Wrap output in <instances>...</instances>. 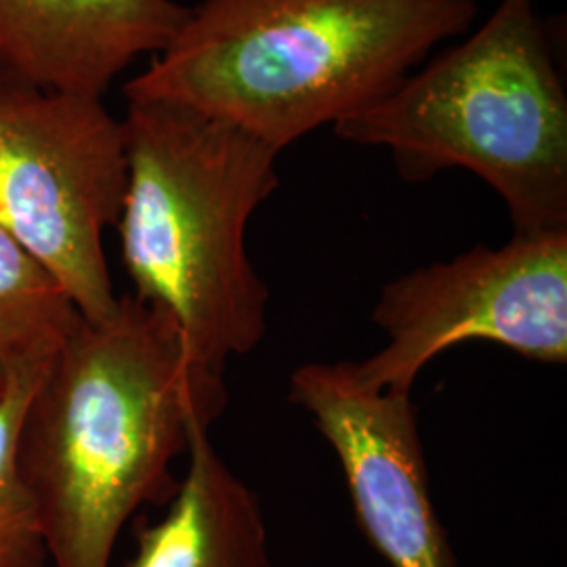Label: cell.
<instances>
[{"instance_id": "5b68a950", "label": "cell", "mask_w": 567, "mask_h": 567, "mask_svg": "<svg viewBox=\"0 0 567 567\" xmlns=\"http://www.w3.org/2000/svg\"><path fill=\"white\" fill-rule=\"evenodd\" d=\"M122 121L103 97L16 84L0 91V227L44 265L84 320L118 297L105 259L126 194Z\"/></svg>"}, {"instance_id": "277c9868", "label": "cell", "mask_w": 567, "mask_h": 567, "mask_svg": "<svg viewBox=\"0 0 567 567\" xmlns=\"http://www.w3.org/2000/svg\"><path fill=\"white\" fill-rule=\"evenodd\" d=\"M332 128L386 150L408 183L447 168L477 175L515 236L567 229L566 84L534 0H501L463 41Z\"/></svg>"}, {"instance_id": "7a4b0ae2", "label": "cell", "mask_w": 567, "mask_h": 567, "mask_svg": "<svg viewBox=\"0 0 567 567\" xmlns=\"http://www.w3.org/2000/svg\"><path fill=\"white\" fill-rule=\"evenodd\" d=\"M477 18V0H200L124 97L182 103L284 152L383 100Z\"/></svg>"}, {"instance_id": "ba28073f", "label": "cell", "mask_w": 567, "mask_h": 567, "mask_svg": "<svg viewBox=\"0 0 567 567\" xmlns=\"http://www.w3.org/2000/svg\"><path fill=\"white\" fill-rule=\"evenodd\" d=\"M187 16L177 0H0V60L34 89L103 97Z\"/></svg>"}, {"instance_id": "7c38bea8", "label": "cell", "mask_w": 567, "mask_h": 567, "mask_svg": "<svg viewBox=\"0 0 567 567\" xmlns=\"http://www.w3.org/2000/svg\"><path fill=\"white\" fill-rule=\"evenodd\" d=\"M16 84H25V82L21 81L20 76L11 68L0 60V91H4L9 86H16Z\"/></svg>"}, {"instance_id": "8992f818", "label": "cell", "mask_w": 567, "mask_h": 567, "mask_svg": "<svg viewBox=\"0 0 567 567\" xmlns=\"http://www.w3.org/2000/svg\"><path fill=\"white\" fill-rule=\"evenodd\" d=\"M372 320L389 343L353 362L372 391L410 395L421 370L466 341H487L522 358L566 364L567 229L475 246L386 284Z\"/></svg>"}, {"instance_id": "52a82bcc", "label": "cell", "mask_w": 567, "mask_h": 567, "mask_svg": "<svg viewBox=\"0 0 567 567\" xmlns=\"http://www.w3.org/2000/svg\"><path fill=\"white\" fill-rule=\"evenodd\" d=\"M288 400L334 450L358 524L389 566L456 567L431 501L410 395L365 389L353 362H339L297 368Z\"/></svg>"}, {"instance_id": "9c48e42d", "label": "cell", "mask_w": 567, "mask_h": 567, "mask_svg": "<svg viewBox=\"0 0 567 567\" xmlns=\"http://www.w3.org/2000/svg\"><path fill=\"white\" fill-rule=\"evenodd\" d=\"M187 471L163 519H140L124 567H274L257 494L227 466L208 429L196 426Z\"/></svg>"}, {"instance_id": "30bf717a", "label": "cell", "mask_w": 567, "mask_h": 567, "mask_svg": "<svg viewBox=\"0 0 567 567\" xmlns=\"http://www.w3.org/2000/svg\"><path fill=\"white\" fill-rule=\"evenodd\" d=\"M79 320L53 274L0 227V364H47Z\"/></svg>"}, {"instance_id": "3957f363", "label": "cell", "mask_w": 567, "mask_h": 567, "mask_svg": "<svg viewBox=\"0 0 567 567\" xmlns=\"http://www.w3.org/2000/svg\"><path fill=\"white\" fill-rule=\"evenodd\" d=\"M126 194L116 231L133 297L161 305L187 360L224 377L264 341L269 288L246 227L278 189L280 150L182 103L126 100Z\"/></svg>"}, {"instance_id": "8fae6325", "label": "cell", "mask_w": 567, "mask_h": 567, "mask_svg": "<svg viewBox=\"0 0 567 567\" xmlns=\"http://www.w3.org/2000/svg\"><path fill=\"white\" fill-rule=\"evenodd\" d=\"M44 365L11 368L0 400V567H53L37 508L16 468L21 414Z\"/></svg>"}, {"instance_id": "6da1fadb", "label": "cell", "mask_w": 567, "mask_h": 567, "mask_svg": "<svg viewBox=\"0 0 567 567\" xmlns=\"http://www.w3.org/2000/svg\"><path fill=\"white\" fill-rule=\"evenodd\" d=\"M224 377L187 360L161 305L118 297L105 320H81L47 362L21 414L16 468L53 567H110L122 527L163 507L192 431L224 414Z\"/></svg>"}, {"instance_id": "4fadbf2b", "label": "cell", "mask_w": 567, "mask_h": 567, "mask_svg": "<svg viewBox=\"0 0 567 567\" xmlns=\"http://www.w3.org/2000/svg\"><path fill=\"white\" fill-rule=\"evenodd\" d=\"M9 374H11V368H4V365L0 364V400L4 395L7 383H9Z\"/></svg>"}]
</instances>
